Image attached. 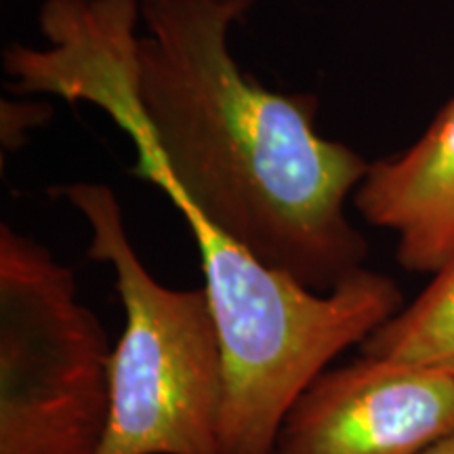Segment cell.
<instances>
[{
  "label": "cell",
  "mask_w": 454,
  "mask_h": 454,
  "mask_svg": "<svg viewBox=\"0 0 454 454\" xmlns=\"http://www.w3.org/2000/svg\"><path fill=\"white\" fill-rule=\"evenodd\" d=\"M248 9L139 0L133 74L95 104L133 137L135 173L261 263L328 293L368 257L345 204L371 162L317 130L314 95L276 93L242 70L230 30Z\"/></svg>",
  "instance_id": "6da1fadb"
},
{
  "label": "cell",
  "mask_w": 454,
  "mask_h": 454,
  "mask_svg": "<svg viewBox=\"0 0 454 454\" xmlns=\"http://www.w3.org/2000/svg\"><path fill=\"white\" fill-rule=\"evenodd\" d=\"M202 261L223 357L221 454H270L276 434L311 383L345 349L360 348L404 308L389 276L362 268L317 293L261 263L184 200Z\"/></svg>",
  "instance_id": "7a4b0ae2"
},
{
  "label": "cell",
  "mask_w": 454,
  "mask_h": 454,
  "mask_svg": "<svg viewBox=\"0 0 454 454\" xmlns=\"http://www.w3.org/2000/svg\"><path fill=\"white\" fill-rule=\"evenodd\" d=\"M55 194L87 221L89 257L112 265L124 308L98 454H221L223 357L207 288H170L150 274L110 185L81 181Z\"/></svg>",
  "instance_id": "3957f363"
},
{
  "label": "cell",
  "mask_w": 454,
  "mask_h": 454,
  "mask_svg": "<svg viewBox=\"0 0 454 454\" xmlns=\"http://www.w3.org/2000/svg\"><path fill=\"white\" fill-rule=\"evenodd\" d=\"M112 348L76 274L0 225V454H98L112 408Z\"/></svg>",
  "instance_id": "277c9868"
},
{
  "label": "cell",
  "mask_w": 454,
  "mask_h": 454,
  "mask_svg": "<svg viewBox=\"0 0 454 454\" xmlns=\"http://www.w3.org/2000/svg\"><path fill=\"white\" fill-rule=\"evenodd\" d=\"M452 431L450 374L360 356L297 397L270 454H419Z\"/></svg>",
  "instance_id": "5b68a950"
},
{
  "label": "cell",
  "mask_w": 454,
  "mask_h": 454,
  "mask_svg": "<svg viewBox=\"0 0 454 454\" xmlns=\"http://www.w3.org/2000/svg\"><path fill=\"white\" fill-rule=\"evenodd\" d=\"M366 223L397 236L395 259L412 274L454 261V98L408 150L371 164L354 194Z\"/></svg>",
  "instance_id": "8992f818"
},
{
  "label": "cell",
  "mask_w": 454,
  "mask_h": 454,
  "mask_svg": "<svg viewBox=\"0 0 454 454\" xmlns=\"http://www.w3.org/2000/svg\"><path fill=\"white\" fill-rule=\"evenodd\" d=\"M362 356L438 368L454 379V261L360 345Z\"/></svg>",
  "instance_id": "52a82bcc"
},
{
  "label": "cell",
  "mask_w": 454,
  "mask_h": 454,
  "mask_svg": "<svg viewBox=\"0 0 454 454\" xmlns=\"http://www.w3.org/2000/svg\"><path fill=\"white\" fill-rule=\"evenodd\" d=\"M51 118V107L38 101H3V147L17 152L26 144V135Z\"/></svg>",
  "instance_id": "ba28073f"
},
{
  "label": "cell",
  "mask_w": 454,
  "mask_h": 454,
  "mask_svg": "<svg viewBox=\"0 0 454 454\" xmlns=\"http://www.w3.org/2000/svg\"><path fill=\"white\" fill-rule=\"evenodd\" d=\"M419 454H454V431L444 435V438L435 440L434 444H429L427 448H423Z\"/></svg>",
  "instance_id": "9c48e42d"
},
{
  "label": "cell",
  "mask_w": 454,
  "mask_h": 454,
  "mask_svg": "<svg viewBox=\"0 0 454 454\" xmlns=\"http://www.w3.org/2000/svg\"><path fill=\"white\" fill-rule=\"evenodd\" d=\"M240 3H244V4H248V7H253V3H254V0H240Z\"/></svg>",
  "instance_id": "30bf717a"
}]
</instances>
